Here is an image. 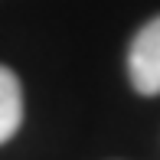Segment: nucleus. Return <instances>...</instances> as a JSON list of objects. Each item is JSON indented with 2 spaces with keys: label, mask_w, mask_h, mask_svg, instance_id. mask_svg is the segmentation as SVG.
<instances>
[{
  "label": "nucleus",
  "mask_w": 160,
  "mask_h": 160,
  "mask_svg": "<svg viewBox=\"0 0 160 160\" xmlns=\"http://www.w3.org/2000/svg\"><path fill=\"white\" fill-rule=\"evenodd\" d=\"M23 121V88L13 69L0 65V144H7Z\"/></svg>",
  "instance_id": "2"
},
{
  "label": "nucleus",
  "mask_w": 160,
  "mask_h": 160,
  "mask_svg": "<svg viewBox=\"0 0 160 160\" xmlns=\"http://www.w3.org/2000/svg\"><path fill=\"white\" fill-rule=\"evenodd\" d=\"M131 85L141 95H160V17L141 26L128 52Z\"/></svg>",
  "instance_id": "1"
}]
</instances>
